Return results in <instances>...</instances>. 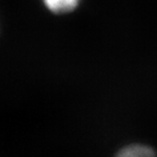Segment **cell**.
<instances>
[{"label": "cell", "mask_w": 157, "mask_h": 157, "mask_svg": "<svg viewBox=\"0 0 157 157\" xmlns=\"http://www.w3.org/2000/svg\"><path fill=\"white\" fill-rule=\"evenodd\" d=\"M49 10L55 13H64L74 10L81 0H43Z\"/></svg>", "instance_id": "6da1fadb"}, {"label": "cell", "mask_w": 157, "mask_h": 157, "mask_svg": "<svg viewBox=\"0 0 157 157\" xmlns=\"http://www.w3.org/2000/svg\"><path fill=\"white\" fill-rule=\"evenodd\" d=\"M117 157H157L151 148L143 145H132L125 147Z\"/></svg>", "instance_id": "7a4b0ae2"}]
</instances>
